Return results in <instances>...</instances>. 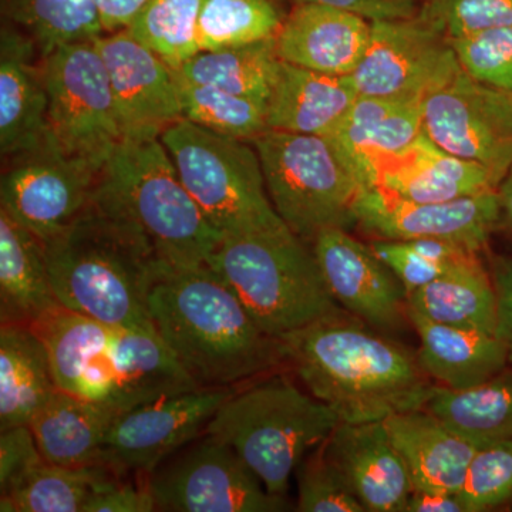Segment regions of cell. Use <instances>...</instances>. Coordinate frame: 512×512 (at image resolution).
Masks as SVG:
<instances>
[{
	"label": "cell",
	"mask_w": 512,
	"mask_h": 512,
	"mask_svg": "<svg viewBox=\"0 0 512 512\" xmlns=\"http://www.w3.org/2000/svg\"><path fill=\"white\" fill-rule=\"evenodd\" d=\"M276 340L282 365L343 423L424 409L437 386L416 353L346 311Z\"/></svg>",
	"instance_id": "obj_1"
},
{
	"label": "cell",
	"mask_w": 512,
	"mask_h": 512,
	"mask_svg": "<svg viewBox=\"0 0 512 512\" xmlns=\"http://www.w3.org/2000/svg\"><path fill=\"white\" fill-rule=\"evenodd\" d=\"M148 309L157 335L197 387L238 386L282 365L278 340L207 265L163 262Z\"/></svg>",
	"instance_id": "obj_2"
},
{
	"label": "cell",
	"mask_w": 512,
	"mask_h": 512,
	"mask_svg": "<svg viewBox=\"0 0 512 512\" xmlns=\"http://www.w3.org/2000/svg\"><path fill=\"white\" fill-rule=\"evenodd\" d=\"M42 242L63 308L107 325L154 329L148 298L163 261L140 229L94 191L76 220Z\"/></svg>",
	"instance_id": "obj_3"
},
{
	"label": "cell",
	"mask_w": 512,
	"mask_h": 512,
	"mask_svg": "<svg viewBox=\"0 0 512 512\" xmlns=\"http://www.w3.org/2000/svg\"><path fill=\"white\" fill-rule=\"evenodd\" d=\"M32 329L60 390L119 414L197 389L154 329L107 325L62 305Z\"/></svg>",
	"instance_id": "obj_4"
},
{
	"label": "cell",
	"mask_w": 512,
	"mask_h": 512,
	"mask_svg": "<svg viewBox=\"0 0 512 512\" xmlns=\"http://www.w3.org/2000/svg\"><path fill=\"white\" fill-rule=\"evenodd\" d=\"M94 194L133 222L165 264L207 265L224 239L184 187L160 138L121 141Z\"/></svg>",
	"instance_id": "obj_5"
},
{
	"label": "cell",
	"mask_w": 512,
	"mask_h": 512,
	"mask_svg": "<svg viewBox=\"0 0 512 512\" xmlns=\"http://www.w3.org/2000/svg\"><path fill=\"white\" fill-rule=\"evenodd\" d=\"M339 423L328 404L303 392L288 376L268 373L242 384L204 433L234 448L269 494L286 498L303 458Z\"/></svg>",
	"instance_id": "obj_6"
},
{
	"label": "cell",
	"mask_w": 512,
	"mask_h": 512,
	"mask_svg": "<svg viewBox=\"0 0 512 512\" xmlns=\"http://www.w3.org/2000/svg\"><path fill=\"white\" fill-rule=\"evenodd\" d=\"M266 335L279 339L343 312L312 245L291 229L222 239L207 264Z\"/></svg>",
	"instance_id": "obj_7"
},
{
	"label": "cell",
	"mask_w": 512,
	"mask_h": 512,
	"mask_svg": "<svg viewBox=\"0 0 512 512\" xmlns=\"http://www.w3.org/2000/svg\"><path fill=\"white\" fill-rule=\"evenodd\" d=\"M160 140L184 187L222 238L289 229L269 200L254 144L187 119L165 128Z\"/></svg>",
	"instance_id": "obj_8"
},
{
	"label": "cell",
	"mask_w": 512,
	"mask_h": 512,
	"mask_svg": "<svg viewBox=\"0 0 512 512\" xmlns=\"http://www.w3.org/2000/svg\"><path fill=\"white\" fill-rule=\"evenodd\" d=\"M251 143L269 200L296 237L312 244L325 229L356 227L363 187L328 138L268 128Z\"/></svg>",
	"instance_id": "obj_9"
},
{
	"label": "cell",
	"mask_w": 512,
	"mask_h": 512,
	"mask_svg": "<svg viewBox=\"0 0 512 512\" xmlns=\"http://www.w3.org/2000/svg\"><path fill=\"white\" fill-rule=\"evenodd\" d=\"M42 62L52 136L64 153L103 170L123 134L96 40L56 47Z\"/></svg>",
	"instance_id": "obj_10"
},
{
	"label": "cell",
	"mask_w": 512,
	"mask_h": 512,
	"mask_svg": "<svg viewBox=\"0 0 512 512\" xmlns=\"http://www.w3.org/2000/svg\"><path fill=\"white\" fill-rule=\"evenodd\" d=\"M157 511L276 512L288 500L269 494L225 441L202 434L148 477Z\"/></svg>",
	"instance_id": "obj_11"
},
{
	"label": "cell",
	"mask_w": 512,
	"mask_h": 512,
	"mask_svg": "<svg viewBox=\"0 0 512 512\" xmlns=\"http://www.w3.org/2000/svg\"><path fill=\"white\" fill-rule=\"evenodd\" d=\"M421 131L441 150L484 167L500 185L512 165V93L460 69L421 99Z\"/></svg>",
	"instance_id": "obj_12"
},
{
	"label": "cell",
	"mask_w": 512,
	"mask_h": 512,
	"mask_svg": "<svg viewBox=\"0 0 512 512\" xmlns=\"http://www.w3.org/2000/svg\"><path fill=\"white\" fill-rule=\"evenodd\" d=\"M0 208L40 241L55 237L92 200L100 170L64 153L50 134L3 161Z\"/></svg>",
	"instance_id": "obj_13"
},
{
	"label": "cell",
	"mask_w": 512,
	"mask_h": 512,
	"mask_svg": "<svg viewBox=\"0 0 512 512\" xmlns=\"http://www.w3.org/2000/svg\"><path fill=\"white\" fill-rule=\"evenodd\" d=\"M241 386L197 387L119 414L107 434L100 463L123 476H150L167 458L201 437L218 409Z\"/></svg>",
	"instance_id": "obj_14"
},
{
	"label": "cell",
	"mask_w": 512,
	"mask_h": 512,
	"mask_svg": "<svg viewBox=\"0 0 512 512\" xmlns=\"http://www.w3.org/2000/svg\"><path fill=\"white\" fill-rule=\"evenodd\" d=\"M460 69L450 39L417 15L372 22L369 45L350 79L359 96L423 99Z\"/></svg>",
	"instance_id": "obj_15"
},
{
	"label": "cell",
	"mask_w": 512,
	"mask_h": 512,
	"mask_svg": "<svg viewBox=\"0 0 512 512\" xmlns=\"http://www.w3.org/2000/svg\"><path fill=\"white\" fill-rule=\"evenodd\" d=\"M355 215L357 227L375 239H446L480 252L498 229L500 204L497 191L447 202H416L382 187H363Z\"/></svg>",
	"instance_id": "obj_16"
},
{
	"label": "cell",
	"mask_w": 512,
	"mask_h": 512,
	"mask_svg": "<svg viewBox=\"0 0 512 512\" xmlns=\"http://www.w3.org/2000/svg\"><path fill=\"white\" fill-rule=\"evenodd\" d=\"M94 40L109 73L123 140L160 138L165 128L183 119L173 67L127 29Z\"/></svg>",
	"instance_id": "obj_17"
},
{
	"label": "cell",
	"mask_w": 512,
	"mask_h": 512,
	"mask_svg": "<svg viewBox=\"0 0 512 512\" xmlns=\"http://www.w3.org/2000/svg\"><path fill=\"white\" fill-rule=\"evenodd\" d=\"M311 245L343 311L379 332L403 328L409 320L406 289L370 245L342 228L319 232Z\"/></svg>",
	"instance_id": "obj_18"
},
{
	"label": "cell",
	"mask_w": 512,
	"mask_h": 512,
	"mask_svg": "<svg viewBox=\"0 0 512 512\" xmlns=\"http://www.w3.org/2000/svg\"><path fill=\"white\" fill-rule=\"evenodd\" d=\"M421 133V99L359 96L326 138L362 187H375L384 168Z\"/></svg>",
	"instance_id": "obj_19"
},
{
	"label": "cell",
	"mask_w": 512,
	"mask_h": 512,
	"mask_svg": "<svg viewBox=\"0 0 512 512\" xmlns=\"http://www.w3.org/2000/svg\"><path fill=\"white\" fill-rule=\"evenodd\" d=\"M49 127L42 55L35 40L3 22L0 29V153L3 161L42 144Z\"/></svg>",
	"instance_id": "obj_20"
},
{
	"label": "cell",
	"mask_w": 512,
	"mask_h": 512,
	"mask_svg": "<svg viewBox=\"0 0 512 512\" xmlns=\"http://www.w3.org/2000/svg\"><path fill=\"white\" fill-rule=\"evenodd\" d=\"M326 451L366 512H406L413 481L384 421H340L326 439Z\"/></svg>",
	"instance_id": "obj_21"
},
{
	"label": "cell",
	"mask_w": 512,
	"mask_h": 512,
	"mask_svg": "<svg viewBox=\"0 0 512 512\" xmlns=\"http://www.w3.org/2000/svg\"><path fill=\"white\" fill-rule=\"evenodd\" d=\"M372 22L330 6L301 3L284 19L276 50L279 59L315 72L350 76L369 45Z\"/></svg>",
	"instance_id": "obj_22"
},
{
	"label": "cell",
	"mask_w": 512,
	"mask_h": 512,
	"mask_svg": "<svg viewBox=\"0 0 512 512\" xmlns=\"http://www.w3.org/2000/svg\"><path fill=\"white\" fill-rule=\"evenodd\" d=\"M383 421L414 490L460 493L477 446L426 409L393 414Z\"/></svg>",
	"instance_id": "obj_23"
},
{
	"label": "cell",
	"mask_w": 512,
	"mask_h": 512,
	"mask_svg": "<svg viewBox=\"0 0 512 512\" xmlns=\"http://www.w3.org/2000/svg\"><path fill=\"white\" fill-rule=\"evenodd\" d=\"M359 97L350 76H333L281 60L266 123L272 130L329 137Z\"/></svg>",
	"instance_id": "obj_24"
},
{
	"label": "cell",
	"mask_w": 512,
	"mask_h": 512,
	"mask_svg": "<svg viewBox=\"0 0 512 512\" xmlns=\"http://www.w3.org/2000/svg\"><path fill=\"white\" fill-rule=\"evenodd\" d=\"M375 187L416 202H447L497 191L484 167L441 150L423 133L412 147L392 161Z\"/></svg>",
	"instance_id": "obj_25"
},
{
	"label": "cell",
	"mask_w": 512,
	"mask_h": 512,
	"mask_svg": "<svg viewBox=\"0 0 512 512\" xmlns=\"http://www.w3.org/2000/svg\"><path fill=\"white\" fill-rule=\"evenodd\" d=\"M420 339L417 360L431 380L448 389L477 386L508 366L507 349L494 333L443 325L407 312Z\"/></svg>",
	"instance_id": "obj_26"
},
{
	"label": "cell",
	"mask_w": 512,
	"mask_h": 512,
	"mask_svg": "<svg viewBox=\"0 0 512 512\" xmlns=\"http://www.w3.org/2000/svg\"><path fill=\"white\" fill-rule=\"evenodd\" d=\"M60 306L45 259L43 242L0 208V320L33 325Z\"/></svg>",
	"instance_id": "obj_27"
},
{
	"label": "cell",
	"mask_w": 512,
	"mask_h": 512,
	"mask_svg": "<svg viewBox=\"0 0 512 512\" xmlns=\"http://www.w3.org/2000/svg\"><path fill=\"white\" fill-rule=\"evenodd\" d=\"M119 413L57 390L29 427L47 463L64 467L101 464L107 434Z\"/></svg>",
	"instance_id": "obj_28"
},
{
	"label": "cell",
	"mask_w": 512,
	"mask_h": 512,
	"mask_svg": "<svg viewBox=\"0 0 512 512\" xmlns=\"http://www.w3.org/2000/svg\"><path fill=\"white\" fill-rule=\"evenodd\" d=\"M407 312L456 328L497 335V293L491 272L467 256L430 284L407 293Z\"/></svg>",
	"instance_id": "obj_29"
},
{
	"label": "cell",
	"mask_w": 512,
	"mask_h": 512,
	"mask_svg": "<svg viewBox=\"0 0 512 512\" xmlns=\"http://www.w3.org/2000/svg\"><path fill=\"white\" fill-rule=\"evenodd\" d=\"M59 390L49 352L29 326H0V431L29 426Z\"/></svg>",
	"instance_id": "obj_30"
},
{
	"label": "cell",
	"mask_w": 512,
	"mask_h": 512,
	"mask_svg": "<svg viewBox=\"0 0 512 512\" xmlns=\"http://www.w3.org/2000/svg\"><path fill=\"white\" fill-rule=\"evenodd\" d=\"M424 409L478 448L512 439V369L468 389L437 384Z\"/></svg>",
	"instance_id": "obj_31"
},
{
	"label": "cell",
	"mask_w": 512,
	"mask_h": 512,
	"mask_svg": "<svg viewBox=\"0 0 512 512\" xmlns=\"http://www.w3.org/2000/svg\"><path fill=\"white\" fill-rule=\"evenodd\" d=\"M275 37L197 53L174 72L185 82L208 84L268 103L281 64Z\"/></svg>",
	"instance_id": "obj_32"
},
{
	"label": "cell",
	"mask_w": 512,
	"mask_h": 512,
	"mask_svg": "<svg viewBox=\"0 0 512 512\" xmlns=\"http://www.w3.org/2000/svg\"><path fill=\"white\" fill-rule=\"evenodd\" d=\"M123 477L104 464L64 467L43 461L18 487L0 495V511L83 512L94 494Z\"/></svg>",
	"instance_id": "obj_33"
},
{
	"label": "cell",
	"mask_w": 512,
	"mask_h": 512,
	"mask_svg": "<svg viewBox=\"0 0 512 512\" xmlns=\"http://www.w3.org/2000/svg\"><path fill=\"white\" fill-rule=\"evenodd\" d=\"M0 9L3 22L28 33L42 57L104 33L94 0H0Z\"/></svg>",
	"instance_id": "obj_34"
},
{
	"label": "cell",
	"mask_w": 512,
	"mask_h": 512,
	"mask_svg": "<svg viewBox=\"0 0 512 512\" xmlns=\"http://www.w3.org/2000/svg\"><path fill=\"white\" fill-rule=\"evenodd\" d=\"M284 19L272 0H204L197 23L200 52L278 35Z\"/></svg>",
	"instance_id": "obj_35"
},
{
	"label": "cell",
	"mask_w": 512,
	"mask_h": 512,
	"mask_svg": "<svg viewBox=\"0 0 512 512\" xmlns=\"http://www.w3.org/2000/svg\"><path fill=\"white\" fill-rule=\"evenodd\" d=\"M202 3L204 0H150L126 29L177 69L200 53L197 23Z\"/></svg>",
	"instance_id": "obj_36"
},
{
	"label": "cell",
	"mask_w": 512,
	"mask_h": 512,
	"mask_svg": "<svg viewBox=\"0 0 512 512\" xmlns=\"http://www.w3.org/2000/svg\"><path fill=\"white\" fill-rule=\"evenodd\" d=\"M177 76V74H175ZM178 79V77H177ZM183 119L222 134L252 141L268 130L266 103L208 86L178 79Z\"/></svg>",
	"instance_id": "obj_37"
},
{
	"label": "cell",
	"mask_w": 512,
	"mask_h": 512,
	"mask_svg": "<svg viewBox=\"0 0 512 512\" xmlns=\"http://www.w3.org/2000/svg\"><path fill=\"white\" fill-rule=\"evenodd\" d=\"M298 504L302 512H366L345 474L326 451V440L296 468Z\"/></svg>",
	"instance_id": "obj_38"
},
{
	"label": "cell",
	"mask_w": 512,
	"mask_h": 512,
	"mask_svg": "<svg viewBox=\"0 0 512 512\" xmlns=\"http://www.w3.org/2000/svg\"><path fill=\"white\" fill-rule=\"evenodd\" d=\"M458 495L468 512L512 507V439L478 448Z\"/></svg>",
	"instance_id": "obj_39"
},
{
	"label": "cell",
	"mask_w": 512,
	"mask_h": 512,
	"mask_svg": "<svg viewBox=\"0 0 512 512\" xmlns=\"http://www.w3.org/2000/svg\"><path fill=\"white\" fill-rule=\"evenodd\" d=\"M450 43L468 76L512 93V26L457 37Z\"/></svg>",
	"instance_id": "obj_40"
},
{
	"label": "cell",
	"mask_w": 512,
	"mask_h": 512,
	"mask_svg": "<svg viewBox=\"0 0 512 512\" xmlns=\"http://www.w3.org/2000/svg\"><path fill=\"white\" fill-rule=\"evenodd\" d=\"M419 16L448 39L512 26V0H426Z\"/></svg>",
	"instance_id": "obj_41"
},
{
	"label": "cell",
	"mask_w": 512,
	"mask_h": 512,
	"mask_svg": "<svg viewBox=\"0 0 512 512\" xmlns=\"http://www.w3.org/2000/svg\"><path fill=\"white\" fill-rule=\"evenodd\" d=\"M46 461L29 426L2 430L0 436V495L18 487L37 466Z\"/></svg>",
	"instance_id": "obj_42"
},
{
	"label": "cell",
	"mask_w": 512,
	"mask_h": 512,
	"mask_svg": "<svg viewBox=\"0 0 512 512\" xmlns=\"http://www.w3.org/2000/svg\"><path fill=\"white\" fill-rule=\"evenodd\" d=\"M370 247L402 282L406 293L430 284L450 266L436 264V262L424 258L407 241L373 239L370 242Z\"/></svg>",
	"instance_id": "obj_43"
},
{
	"label": "cell",
	"mask_w": 512,
	"mask_h": 512,
	"mask_svg": "<svg viewBox=\"0 0 512 512\" xmlns=\"http://www.w3.org/2000/svg\"><path fill=\"white\" fill-rule=\"evenodd\" d=\"M150 476L120 478L101 493L94 494L83 512H151L156 510V501L151 494Z\"/></svg>",
	"instance_id": "obj_44"
},
{
	"label": "cell",
	"mask_w": 512,
	"mask_h": 512,
	"mask_svg": "<svg viewBox=\"0 0 512 512\" xmlns=\"http://www.w3.org/2000/svg\"><path fill=\"white\" fill-rule=\"evenodd\" d=\"M301 3H316L330 6L362 16L369 22L377 20L410 19L419 15V0H295Z\"/></svg>",
	"instance_id": "obj_45"
},
{
	"label": "cell",
	"mask_w": 512,
	"mask_h": 512,
	"mask_svg": "<svg viewBox=\"0 0 512 512\" xmlns=\"http://www.w3.org/2000/svg\"><path fill=\"white\" fill-rule=\"evenodd\" d=\"M491 276L497 293V336L507 349L512 363V258L495 256Z\"/></svg>",
	"instance_id": "obj_46"
},
{
	"label": "cell",
	"mask_w": 512,
	"mask_h": 512,
	"mask_svg": "<svg viewBox=\"0 0 512 512\" xmlns=\"http://www.w3.org/2000/svg\"><path fill=\"white\" fill-rule=\"evenodd\" d=\"M150 0H94L103 32L128 28Z\"/></svg>",
	"instance_id": "obj_47"
},
{
	"label": "cell",
	"mask_w": 512,
	"mask_h": 512,
	"mask_svg": "<svg viewBox=\"0 0 512 512\" xmlns=\"http://www.w3.org/2000/svg\"><path fill=\"white\" fill-rule=\"evenodd\" d=\"M406 512H468L456 493L414 490L406 504Z\"/></svg>",
	"instance_id": "obj_48"
},
{
	"label": "cell",
	"mask_w": 512,
	"mask_h": 512,
	"mask_svg": "<svg viewBox=\"0 0 512 512\" xmlns=\"http://www.w3.org/2000/svg\"><path fill=\"white\" fill-rule=\"evenodd\" d=\"M498 204H500V222L498 228L512 235V165L497 188Z\"/></svg>",
	"instance_id": "obj_49"
}]
</instances>
